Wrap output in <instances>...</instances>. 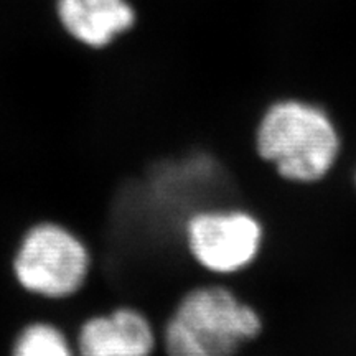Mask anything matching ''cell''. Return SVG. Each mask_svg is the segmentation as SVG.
<instances>
[{
	"label": "cell",
	"mask_w": 356,
	"mask_h": 356,
	"mask_svg": "<svg viewBox=\"0 0 356 356\" xmlns=\"http://www.w3.org/2000/svg\"><path fill=\"white\" fill-rule=\"evenodd\" d=\"M256 152L291 184H317L335 167L341 137L330 114L314 102L287 97L273 102L254 134Z\"/></svg>",
	"instance_id": "obj_1"
},
{
	"label": "cell",
	"mask_w": 356,
	"mask_h": 356,
	"mask_svg": "<svg viewBox=\"0 0 356 356\" xmlns=\"http://www.w3.org/2000/svg\"><path fill=\"white\" fill-rule=\"evenodd\" d=\"M92 252L78 231L56 220H38L17 239L10 274L17 289L43 302H66L86 287Z\"/></svg>",
	"instance_id": "obj_3"
},
{
	"label": "cell",
	"mask_w": 356,
	"mask_h": 356,
	"mask_svg": "<svg viewBox=\"0 0 356 356\" xmlns=\"http://www.w3.org/2000/svg\"><path fill=\"white\" fill-rule=\"evenodd\" d=\"M58 20L84 47L102 50L136 25V10L126 0H58Z\"/></svg>",
	"instance_id": "obj_6"
},
{
	"label": "cell",
	"mask_w": 356,
	"mask_h": 356,
	"mask_svg": "<svg viewBox=\"0 0 356 356\" xmlns=\"http://www.w3.org/2000/svg\"><path fill=\"white\" fill-rule=\"evenodd\" d=\"M155 346L152 320L134 305L89 315L78 328V356H152Z\"/></svg>",
	"instance_id": "obj_5"
},
{
	"label": "cell",
	"mask_w": 356,
	"mask_h": 356,
	"mask_svg": "<svg viewBox=\"0 0 356 356\" xmlns=\"http://www.w3.org/2000/svg\"><path fill=\"white\" fill-rule=\"evenodd\" d=\"M262 332L254 307L221 284L186 291L162 332L167 356H234Z\"/></svg>",
	"instance_id": "obj_2"
},
{
	"label": "cell",
	"mask_w": 356,
	"mask_h": 356,
	"mask_svg": "<svg viewBox=\"0 0 356 356\" xmlns=\"http://www.w3.org/2000/svg\"><path fill=\"white\" fill-rule=\"evenodd\" d=\"M10 356H78L60 325L50 320H32L13 338Z\"/></svg>",
	"instance_id": "obj_7"
},
{
	"label": "cell",
	"mask_w": 356,
	"mask_h": 356,
	"mask_svg": "<svg viewBox=\"0 0 356 356\" xmlns=\"http://www.w3.org/2000/svg\"><path fill=\"white\" fill-rule=\"evenodd\" d=\"M186 252L213 275H233L248 269L264 243L261 221L239 208H204L185 220Z\"/></svg>",
	"instance_id": "obj_4"
},
{
	"label": "cell",
	"mask_w": 356,
	"mask_h": 356,
	"mask_svg": "<svg viewBox=\"0 0 356 356\" xmlns=\"http://www.w3.org/2000/svg\"><path fill=\"white\" fill-rule=\"evenodd\" d=\"M353 178H355V186H356V170H355V177Z\"/></svg>",
	"instance_id": "obj_8"
}]
</instances>
